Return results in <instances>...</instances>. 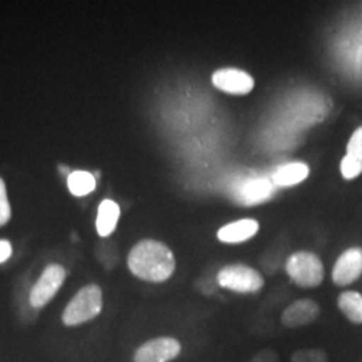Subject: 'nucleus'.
Wrapping results in <instances>:
<instances>
[{
    "instance_id": "nucleus-1",
    "label": "nucleus",
    "mask_w": 362,
    "mask_h": 362,
    "mask_svg": "<svg viewBox=\"0 0 362 362\" xmlns=\"http://www.w3.org/2000/svg\"><path fill=\"white\" fill-rule=\"evenodd\" d=\"M130 272L145 282L161 284L168 281L176 270V259L172 250L163 242L145 239L130 250Z\"/></svg>"
},
{
    "instance_id": "nucleus-2",
    "label": "nucleus",
    "mask_w": 362,
    "mask_h": 362,
    "mask_svg": "<svg viewBox=\"0 0 362 362\" xmlns=\"http://www.w3.org/2000/svg\"><path fill=\"white\" fill-rule=\"evenodd\" d=\"M103 290L98 285L82 287L66 306L62 322L66 326H78L89 322L103 311Z\"/></svg>"
},
{
    "instance_id": "nucleus-3",
    "label": "nucleus",
    "mask_w": 362,
    "mask_h": 362,
    "mask_svg": "<svg viewBox=\"0 0 362 362\" xmlns=\"http://www.w3.org/2000/svg\"><path fill=\"white\" fill-rule=\"evenodd\" d=\"M288 278L302 288L318 287L324 282L325 269L321 259L310 251H297L286 262Z\"/></svg>"
},
{
    "instance_id": "nucleus-4",
    "label": "nucleus",
    "mask_w": 362,
    "mask_h": 362,
    "mask_svg": "<svg viewBox=\"0 0 362 362\" xmlns=\"http://www.w3.org/2000/svg\"><path fill=\"white\" fill-rule=\"evenodd\" d=\"M216 279L220 287L239 294H255L264 286L260 272L246 264L226 266L218 272Z\"/></svg>"
},
{
    "instance_id": "nucleus-5",
    "label": "nucleus",
    "mask_w": 362,
    "mask_h": 362,
    "mask_svg": "<svg viewBox=\"0 0 362 362\" xmlns=\"http://www.w3.org/2000/svg\"><path fill=\"white\" fill-rule=\"evenodd\" d=\"M66 279V270L59 264H49L42 275L39 276L37 284L30 293V303L33 308L40 309L46 306L61 286L64 285Z\"/></svg>"
},
{
    "instance_id": "nucleus-6",
    "label": "nucleus",
    "mask_w": 362,
    "mask_h": 362,
    "mask_svg": "<svg viewBox=\"0 0 362 362\" xmlns=\"http://www.w3.org/2000/svg\"><path fill=\"white\" fill-rule=\"evenodd\" d=\"M181 344L173 337H158L146 341L134 353V362H170L179 357Z\"/></svg>"
},
{
    "instance_id": "nucleus-7",
    "label": "nucleus",
    "mask_w": 362,
    "mask_h": 362,
    "mask_svg": "<svg viewBox=\"0 0 362 362\" xmlns=\"http://www.w3.org/2000/svg\"><path fill=\"white\" fill-rule=\"evenodd\" d=\"M362 275V248L351 247L344 251L332 272V279L337 286L344 287L356 282Z\"/></svg>"
},
{
    "instance_id": "nucleus-8",
    "label": "nucleus",
    "mask_w": 362,
    "mask_h": 362,
    "mask_svg": "<svg viewBox=\"0 0 362 362\" xmlns=\"http://www.w3.org/2000/svg\"><path fill=\"white\" fill-rule=\"evenodd\" d=\"M212 83L216 89L235 95H246L255 86L254 78L240 69L216 70L212 76Z\"/></svg>"
},
{
    "instance_id": "nucleus-9",
    "label": "nucleus",
    "mask_w": 362,
    "mask_h": 362,
    "mask_svg": "<svg viewBox=\"0 0 362 362\" xmlns=\"http://www.w3.org/2000/svg\"><path fill=\"white\" fill-rule=\"evenodd\" d=\"M321 308L313 299H298L282 313V325L288 329H297L310 325L320 317Z\"/></svg>"
},
{
    "instance_id": "nucleus-10",
    "label": "nucleus",
    "mask_w": 362,
    "mask_h": 362,
    "mask_svg": "<svg viewBox=\"0 0 362 362\" xmlns=\"http://www.w3.org/2000/svg\"><path fill=\"white\" fill-rule=\"evenodd\" d=\"M274 194V185L267 179H250L236 191L238 202L243 206H257L267 202Z\"/></svg>"
},
{
    "instance_id": "nucleus-11",
    "label": "nucleus",
    "mask_w": 362,
    "mask_h": 362,
    "mask_svg": "<svg viewBox=\"0 0 362 362\" xmlns=\"http://www.w3.org/2000/svg\"><path fill=\"white\" fill-rule=\"evenodd\" d=\"M341 173L346 180H353L362 173V127L350 137L346 156L341 161Z\"/></svg>"
},
{
    "instance_id": "nucleus-12",
    "label": "nucleus",
    "mask_w": 362,
    "mask_h": 362,
    "mask_svg": "<svg viewBox=\"0 0 362 362\" xmlns=\"http://www.w3.org/2000/svg\"><path fill=\"white\" fill-rule=\"evenodd\" d=\"M259 231V223L255 219H240L233 221L218 231V239L221 243L239 245L250 240Z\"/></svg>"
},
{
    "instance_id": "nucleus-13",
    "label": "nucleus",
    "mask_w": 362,
    "mask_h": 362,
    "mask_svg": "<svg viewBox=\"0 0 362 362\" xmlns=\"http://www.w3.org/2000/svg\"><path fill=\"white\" fill-rule=\"evenodd\" d=\"M119 207L113 200L106 199L104 200L100 207H98V214H97V220H95V227L97 233L103 238H107L112 235L116 230L117 223L119 219Z\"/></svg>"
},
{
    "instance_id": "nucleus-14",
    "label": "nucleus",
    "mask_w": 362,
    "mask_h": 362,
    "mask_svg": "<svg viewBox=\"0 0 362 362\" xmlns=\"http://www.w3.org/2000/svg\"><path fill=\"white\" fill-rule=\"evenodd\" d=\"M309 176V167L303 163L286 164L274 173V182L279 187H291Z\"/></svg>"
},
{
    "instance_id": "nucleus-15",
    "label": "nucleus",
    "mask_w": 362,
    "mask_h": 362,
    "mask_svg": "<svg viewBox=\"0 0 362 362\" xmlns=\"http://www.w3.org/2000/svg\"><path fill=\"white\" fill-rule=\"evenodd\" d=\"M337 305L350 322L362 324V294L357 291H345L339 294Z\"/></svg>"
},
{
    "instance_id": "nucleus-16",
    "label": "nucleus",
    "mask_w": 362,
    "mask_h": 362,
    "mask_svg": "<svg viewBox=\"0 0 362 362\" xmlns=\"http://www.w3.org/2000/svg\"><path fill=\"white\" fill-rule=\"evenodd\" d=\"M67 185L74 196H86L95 189L97 181L94 175L85 170H76L67 177Z\"/></svg>"
},
{
    "instance_id": "nucleus-17",
    "label": "nucleus",
    "mask_w": 362,
    "mask_h": 362,
    "mask_svg": "<svg viewBox=\"0 0 362 362\" xmlns=\"http://www.w3.org/2000/svg\"><path fill=\"white\" fill-rule=\"evenodd\" d=\"M290 362H327V354L322 349H299L294 351Z\"/></svg>"
},
{
    "instance_id": "nucleus-18",
    "label": "nucleus",
    "mask_w": 362,
    "mask_h": 362,
    "mask_svg": "<svg viewBox=\"0 0 362 362\" xmlns=\"http://www.w3.org/2000/svg\"><path fill=\"white\" fill-rule=\"evenodd\" d=\"M11 218V207L7 199L6 184L0 179V226H4Z\"/></svg>"
},
{
    "instance_id": "nucleus-19",
    "label": "nucleus",
    "mask_w": 362,
    "mask_h": 362,
    "mask_svg": "<svg viewBox=\"0 0 362 362\" xmlns=\"http://www.w3.org/2000/svg\"><path fill=\"white\" fill-rule=\"evenodd\" d=\"M250 362H281L279 356L274 349H262L258 351Z\"/></svg>"
},
{
    "instance_id": "nucleus-20",
    "label": "nucleus",
    "mask_w": 362,
    "mask_h": 362,
    "mask_svg": "<svg viewBox=\"0 0 362 362\" xmlns=\"http://www.w3.org/2000/svg\"><path fill=\"white\" fill-rule=\"evenodd\" d=\"M13 255V246L8 240H0V263L11 258Z\"/></svg>"
},
{
    "instance_id": "nucleus-21",
    "label": "nucleus",
    "mask_w": 362,
    "mask_h": 362,
    "mask_svg": "<svg viewBox=\"0 0 362 362\" xmlns=\"http://www.w3.org/2000/svg\"><path fill=\"white\" fill-rule=\"evenodd\" d=\"M59 172L62 173V175H66L67 177L71 175V172H70V169L67 168L66 165H59Z\"/></svg>"
},
{
    "instance_id": "nucleus-22",
    "label": "nucleus",
    "mask_w": 362,
    "mask_h": 362,
    "mask_svg": "<svg viewBox=\"0 0 362 362\" xmlns=\"http://www.w3.org/2000/svg\"><path fill=\"white\" fill-rule=\"evenodd\" d=\"M71 239H73V240H78L77 235H76V233H71Z\"/></svg>"
}]
</instances>
